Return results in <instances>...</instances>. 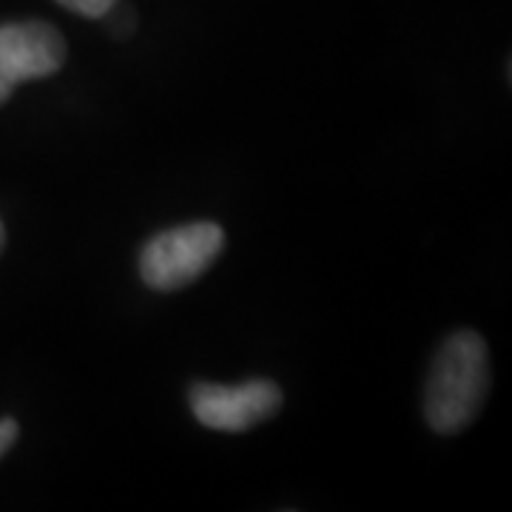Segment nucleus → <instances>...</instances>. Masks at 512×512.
Listing matches in <instances>:
<instances>
[{
  "label": "nucleus",
  "mask_w": 512,
  "mask_h": 512,
  "mask_svg": "<svg viewBox=\"0 0 512 512\" xmlns=\"http://www.w3.org/2000/svg\"><path fill=\"white\" fill-rule=\"evenodd\" d=\"M12 89H15V86L9 83V77L0 72V106H3L6 100H9V94H12Z\"/></svg>",
  "instance_id": "8"
},
{
  "label": "nucleus",
  "mask_w": 512,
  "mask_h": 512,
  "mask_svg": "<svg viewBox=\"0 0 512 512\" xmlns=\"http://www.w3.org/2000/svg\"><path fill=\"white\" fill-rule=\"evenodd\" d=\"M57 3H63L66 9H72L83 18H103L117 0H57Z\"/></svg>",
  "instance_id": "6"
},
{
  "label": "nucleus",
  "mask_w": 512,
  "mask_h": 512,
  "mask_svg": "<svg viewBox=\"0 0 512 512\" xmlns=\"http://www.w3.org/2000/svg\"><path fill=\"white\" fill-rule=\"evenodd\" d=\"M490 390V353L487 342L476 330H458L444 345L433 362L427 393H424V416L427 424L453 436L476 419Z\"/></svg>",
  "instance_id": "1"
},
{
  "label": "nucleus",
  "mask_w": 512,
  "mask_h": 512,
  "mask_svg": "<svg viewBox=\"0 0 512 512\" xmlns=\"http://www.w3.org/2000/svg\"><path fill=\"white\" fill-rule=\"evenodd\" d=\"M103 18L109 20V32L117 37H128L134 32V15H131V9L128 6H120V0L111 6L109 12L103 15Z\"/></svg>",
  "instance_id": "5"
},
{
  "label": "nucleus",
  "mask_w": 512,
  "mask_h": 512,
  "mask_svg": "<svg viewBox=\"0 0 512 512\" xmlns=\"http://www.w3.org/2000/svg\"><path fill=\"white\" fill-rule=\"evenodd\" d=\"M66 63V40L43 20L0 26V72L12 86L23 80L52 77Z\"/></svg>",
  "instance_id": "4"
},
{
  "label": "nucleus",
  "mask_w": 512,
  "mask_h": 512,
  "mask_svg": "<svg viewBox=\"0 0 512 512\" xmlns=\"http://www.w3.org/2000/svg\"><path fill=\"white\" fill-rule=\"evenodd\" d=\"M3 242H6V234H3V222H0V251H3Z\"/></svg>",
  "instance_id": "9"
},
{
  "label": "nucleus",
  "mask_w": 512,
  "mask_h": 512,
  "mask_svg": "<svg viewBox=\"0 0 512 512\" xmlns=\"http://www.w3.org/2000/svg\"><path fill=\"white\" fill-rule=\"evenodd\" d=\"M225 248L217 222H188L168 228L148 242L140 254V279L154 291H180L200 279Z\"/></svg>",
  "instance_id": "2"
},
{
  "label": "nucleus",
  "mask_w": 512,
  "mask_h": 512,
  "mask_svg": "<svg viewBox=\"0 0 512 512\" xmlns=\"http://www.w3.org/2000/svg\"><path fill=\"white\" fill-rule=\"evenodd\" d=\"M191 410L200 424L220 433H242L259 421L274 419L282 407L279 384L268 379H251L245 384H194L188 393Z\"/></svg>",
  "instance_id": "3"
},
{
  "label": "nucleus",
  "mask_w": 512,
  "mask_h": 512,
  "mask_svg": "<svg viewBox=\"0 0 512 512\" xmlns=\"http://www.w3.org/2000/svg\"><path fill=\"white\" fill-rule=\"evenodd\" d=\"M20 427L18 421L15 419H0V456L15 444V439H18Z\"/></svg>",
  "instance_id": "7"
}]
</instances>
